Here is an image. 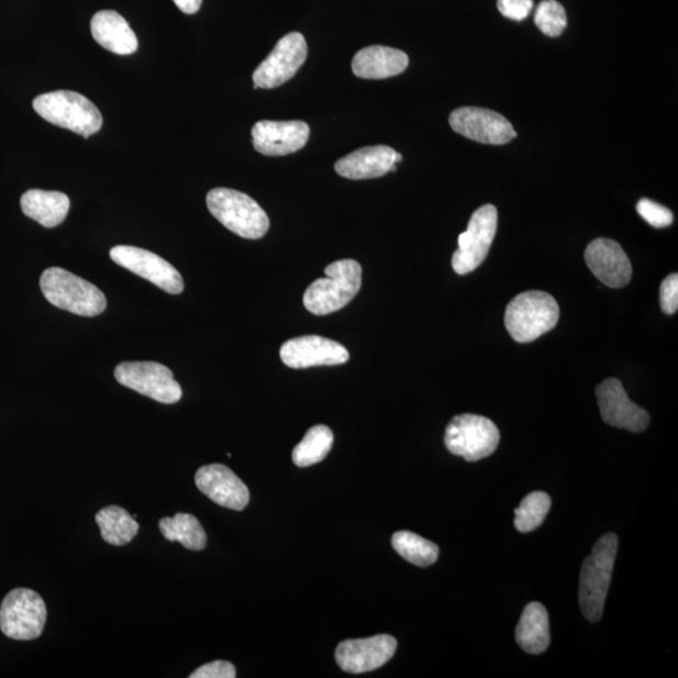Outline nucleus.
I'll use <instances>...</instances> for the list:
<instances>
[{
	"mask_svg": "<svg viewBox=\"0 0 678 678\" xmlns=\"http://www.w3.org/2000/svg\"><path fill=\"white\" fill-rule=\"evenodd\" d=\"M619 536L609 533L598 540L580 571L579 603L589 622L600 621L611 586Z\"/></svg>",
	"mask_w": 678,
	"mask_h": 678,
	"instance_id": "obj_1",
	"label": "nucleus"
},
{
	"mask_svg": "<svg viewBox=\"0 0 678 678\" xmlns=\"http://www.w3.org/2000/svg\"><path fill=\"white\" fill-rule=\"evenodd\" d=\"M324 271L327 277L314 280L303 297L304 307L315 315H327L342 310L363 286V268L356 260L334 262Z\"/></svg>",
	"mask_w": 678,
	"mask_h": 678,
	"instance_id": "obj_2",
	"label": "nucleus"
},
{
	"mask_svg": "<svg viewBox=\"0 0 678 678\" xmlns=\"http://www.w3.org/2000/svg\"><path fill=\"white\" fill-rule=\"evenodd\" d=\"M40 285L43 296L59 310L96 316L108 307V299L99 288L66 269L53 267L44 270Z\"/></svg>",
	"mask_w": 678,
	"mask_h": 678,
	"instance_id": "obj_3",
	"label": "nucleus"
},
{
	"mask_svg": "<svg viewBox=\"0 0 678 678\" xmlns=\"http://www.w3.org/2000/svg\"><path fill=\"white\" fill-rule=\"evenodd\" d=\"M208 209L229 231L245 240H260L269 231V218L246 193L226 188L209 191Z\"/></svg>",
	"mask_w": 678,
	"mask_h": 678,
	"instance_id": "obj_4",
	"label": "nucleus"
},
{
	"mask_svg": "<svg viewBox=\"0 0 678 678\" xmlns=\"http://www.w3.org/2000/svg\"><path fill=\"white\" fill-rule=\"evenodd\" d=\"M33 109L52 125L90 137L102 127L103 119L96 104L74 91L44 93L33 101Z\"/></svg>",
	"mask_w": 678,
	"mask_h": 678,
	"instance_id": "obj_5",
	"label": "nucleus"
},
{
	"mask_svg": "<svg viewBox=\"0 0 678 678\" xmlns=\"http://www.w3.org/2000/svg\"><path fill=\"white\" fill-rule=\"evenodd\" d=\"M558 321L559 305L556 299L541 290L519 294L507 307V330L519 343L538 340L556 327Z\"/></svg>",
	"mask_w": 678,
	"mask_h": 678,
	"instance_id": "obj_6",
	"label": "nucleus"
},
{
	"mask_svg": "<svg viewBox=\"0 0 678 678\" xmlns=\"http://www.w3.org/2000/svg\"><path fill=\"white\" fill-rule=\"evenodd\" d=\"M500 433L491 420L465 413L451 421L446 427L445 445L454 455L466 462H478L496 453Z\"/></svg>",
	"mask_w": 678,
	"mask_h": 678,
	"instance_id": "obj_7",
	"label": "nucleus"
},
{
	"mask_svg": "<svg viewBox=\"0 0 678 678\" xmlns=\"http://www.w3.org/2000/svg\"><path fill=\"white\" fill-rule=\"evenodd\" d=\"M46 603L31 589H14L7 594L0 607V630L12 640L38 638L46 626Z\"/></svg>",
	"mask_w": 678,
	"mask_h": 678,
	"instance_id": "obj_8",
	"label": "nucleus"
},
{
	"mask_svg": "<svg viewBox=\"0 0 678 678\" xmlns=\"http://www.w3.org/2000/svg\"><path fill=\"white\" fill-rule=\"evenodd\" d=\"M498 229V210L484 205L473 214L468 231L459 236V249L453 255V268L465 276L478 269L487 259Z\"/></svg>",
	"mask_w": 678,
	"mask_h": 678,
	"instance_id": "obj_9",
	"label": "nucleus"
},
{
	"mask_svg": "<svg viewBox=\"0 0 678 678\" xmlns=\"http://www.w3.org/2000/svg\"><path fill=\"white\" fill-rule=\"evenodd\" d=\"M114 377L122 386L157 402H179L181 386L171 369L157 363H122L114 369Z\"/></svg>",
	"mask_w": 678,
	"mask_h": 678,
	"instance_id": "obj_10",
	"label": "nucleus"
},
{
	"mask_svg": "<svg viewBox=\"0 0 678 678\" xmlns=\"http://www.w3.org/2000/svg\"><path fill=\"white\" fill-rule=\"evenodd\" d=\"M307 42L301 33H289L262 62L253 75L254 88L279 87L292 79L307 59Z\"/></svg>",
	"mask_w": 678,
	"mask_h": 678,
	"instance_id": "obj_11",
	"label": "nucleus"
},
{
	"mask_svg": "<svg viewBox=\"0 0 678 678\" xmlns=\"http://www.w3.org/2000/svg\"><path fill=\"white\" fill-rule=\"evenodd\" d=\"M111 259L136 276L152 281L170 294H180L184 280L178 270L153 252L131 245H118L110 251Z\"/></svg>",
	"mask_w": 678,
	"mask_h": 678,
	"instance_id": "obj_12",
	"label": "nucleus"
},
{
	"mask_svg": "<svg viewBox=\"0 0 678 678\" xmlns=\"http://www.w3.org/2000/svg\"><path fill=\"white\" fill-rule=\"evenodd\" d=\"M452 129L466 138L488 145H504L516 132L503 114L480 108H462L451 114Z\"/></svg>",
	"mask_w": 678,
	"mask_h": 678,
	"instance_id": "obj_13",
	"label": "nucleus"
},
{
	"mask_svg": "<svg viewBox=\"0 0 678 678\" xmlns=\"http://www.w3.org/2000/svg\"><path fill=\"white\" fill-rule=\"evenodd\" d=\"M396 649L398 641L390 635L343 641L336 649V662L345 673L365 674L389 663Z\"/></svg>",
	"mask_w": 678,
	"mask_h": 678,
	"instance_id": "obj_14",
	"label": "nucleus"
},
{
	"mask_svg": "<svg viewBox=\"0 0 678 678\" xmlns=\"http://www.w3.org/2000/svg\"><path fill=\"white\" fill-rule=\"evenodd\" d=\"M598 404L605 424L642 433L648 425V412L633 403L618 378H609L596 389Z\"/></svg>",
	"mask_w": 678,
	"mask_h": 678,
	"instance_id": "obj_15",
	"label": "nucleus"
},
{
	"mask_svg": "<svg viewBox=\"0 0 678 678\" xmlns=\"http://www.w3.org/2000/svg\"><path fill=\"white\" fill-rule=\"evenodd\" d=\"M280 358L290 368L338 366L349 359L348 351L341 343L320 336L289 340L280 348Z\"/></svg>",
	"mask_w": 678,
	"mask_h": 678,
	"instance_id": "obj_16",
	"label": "nucleus"
},
{
	"mask_svg": "<svg viewBox=\"0 0 678 678\" xmlns=\"http://www.w3.org/2000/svg\"><path fill=\"white\" fill-rule=\"evenodd\" d=\"M311 130L303 121H259L252 130L253 145L259 154L285 156L302 149Z\"/></svg>",
	"mask_w": 678,
	"mask_h": 678,
	"instance_id": "obj_17",
	"label": "nucleus"
},
{
	"mask_svg": "<svg viewBox=\"0 0 678 678\" xmlns=\"http://www.w3.org/2000/svg\"><path fill=\"white\" fill-rule=\"evenodd\" d=\"M196 484L202 494L220 507L241 512L249 504V489L225 465L202 466L196 475Z\"/></svg>",
	"mask_w": 678,
	"mask_h": 678,
	"instance_id": "obj_18",
	"label": "nucleus"
},
{
	"mask_svg": "<svg viewBox=\"0 0 678 678\" xmlns=\"http://www.w3.org/2000/svg\"><path fill=\"white\" fill-rule=\"evenodd\" d=\"M585 258L588 268L607 287L618 289L630 284L631 262L618 242L598 237L587 246Z\"/></svg>",
	"mask_w": 678,
	"mask_h": 678,
	"instance_id": "obj_19",
	"label": "nucleus"
},
{
	"mask_svg": "<svg viewBox=\"0 0 678 678\" xmlns=\"http://www.w3.org/2000/svg\"><path fill=\"white\" fill-rule=\"evenodd\" d=\"M396 155L398 153L390 146H368L342 157L334 169L351 180L381 178L387 173L396 171Z\"/></svg>",
	"mask_w": 678,
	"mask_h": 678,
	"instance_id": "obj_20",
	"label": "nucleus"
},
{
	"mask_svg": "<svg viewBox=\"0 0 678 678\" xmlns=\"http://www.w3.org/2000/svg\"><path fill=\"white\" fill-rule=\"evenodd\" d=\"M93 40L114 55L129 56L138 48V41L125 18L113 11L96 13L91 21Z\"/></svg>",
	"mask_w": 678,
	"mask_h": 678,
	"instance_id": "obj_21",
	"label": "nucleus"
},
{
	"mask_svg": "<svg viewBox=\"0 0 678 678\" xmlns=\"http://www.w3.org/2000/svg\"><path fill=\"white\" fill-rule=\"evenodd\" d=\"M409 66L407 53L385 46L360 49L352 60V70L364 79H385L398 76Z\"/></svg>",
	"mask_w": 678,
	"mask_h": 678,
	"instance_id": "obj_22",
	"label": "nucleus"
},
{
	"mask_svg": "<svg viewBox=\"0 0 678 678\" xmlns=\"http://www.w3.org/2000/svg\"><path fill=\"white\" fill-rule=\"evenodd\" d=\"M22 211L44 227H56L65 222L69 199L64 192L32 189L23 193Z\"/></svg>",
	"mask_w": 678,
	"mask_h": 678,
	"instance_id": "obj_23",
	"label": "nucleus"
},
{
	"mask_svg": "<svg viewBox=\"0 0 678 678\" xmlns=\"http://www.w3.org/2000/svg\"><path fill=\"white\" fill-rule=\"evenodd\" d=\"M515 638L526 654L541 655L547 651L551 645L549 615L543 604L532 602L525 607Z\"/></svg>",
	"mask_w": 678,
	"mask_h": 678,
	"instance_id": "obj_24",
	"label": "nucleus"
},
{
	"mask_svg": "<svg viewBox=\"0 0 678 678\" xmlns=\"http://www.w3.org/2000/svg\"><path fill=\"white\" fill-rule=\"evenodd\" d=\"M102 540L116 547L129 544L140 530L136 519L126 509L118 505L105 507L96 514Z\"/></svg>",
	"mask_w": 678,
	"mask_h": 678,
	"instance_id": "obj_25",
	"label": "nucleus"
},
{
	"mask_svg": "<svg viewBox=\"0 0 678 678\" xmlns=\"http://www.w3.org/2000/svg\"><path fill=\"white\" fill-rule=\"evenodd\" d=\"M165 540L179 542L189 551L205 549L208 536L198 519L191 514L178 513L174 518H163L158 523Z\"/></svg>",
	"mask_w": 678,
	"mask_h": 678,
	"instance_id": "obj_26",
	"label": "nucleus"
},
{
	"mask_svg": "<svg viewBox=\"0 0 678 678\" xmlns=\"http://www.w3.org/2000/svg\"><path fill=\"white\" fill-rule=\"evenodd\" d=\"M333 440V433L327 426L316 425L308 430L302 442L294 447L293 463L299 468L321 463L330 454Z\"/></svg>",
	"mask_w": 678,
	"mask_h": 678,
	"instance_id": "obj_27",
	"label": "nucleus"
},
{
	"mask_svg": "<svg viewBox=\"0 0 678 678\" xmlns=\"http://www.w3.org/2000/svg\"><path fill=\"white\" fill-rule=\"evenodd\" d=\"M392 547L403 559L418 567L433 566L440 554L435 543L407 531L393 534Z\"/></svg>",
	"mask_w": 678,
	"mask_h": 678,
	"instance_id": "obj_28",
	"label": "nucleus"
},
{
	"mask_svg": "<svg viewBox=\"0 0 678 678\" xmlns=\"http://www.w3.org/2000/svg\"><path fill=\"white\" fill-rule=\"evenodd\" d=\"M552 499L547 492L534 491L526 496L521 507L515 509V527L519 532L530 533L540 527L549 513Z\"/></svg>",
	"mask_w": 678,
	"mask_h": 678,
	"instance_id": "obj_29",
	"label": "nucleus"
},
{
	"mask_svg": "<svg viewBox=\"0 0 678 678\" xmlns=\"http://www.w3.org/2000/svg\"><path fill=\"white\" fill-rule=\"evenodd\" d=\"M534 22L548 37H558L567 26L566 9L557 0H543L536 8Z\"/></svg>",
	"mask_w": 678,
	"mask_h": 678,
	"instance_id": "obj_30",
	"label": "nucleus"
},
{
	"mask_svg": "<svg viewBox=\"0 0 678 678\" xmlns=\"http://www.w3.org/2000/svg\"><path fill=\"white\" fill-rule=\"evenodd\" d=\"M638 214L654 227H667L674 223V214L670 209L657 204L649 199H641L637 204Z\"/></svg>",
	"mask_w": 678,
	"mask_h": 678,
	"instance_id": "obj_31",
	"label": "nucleus"
},
{
	"mask_svg": "<svg viewBox=\"0 0 678 678\" xmlns=\"http://www.w3.org/2000/svg\"><path fill=\"white\" fill-rule=\"evenodd\" d=\"M533 0H498L501 14L516 22L524 21L533 11Z\"/></svg>",
	"mask_w": 678,
	"mask_h": 678,
	"instance_id": "obj_32",
	"label": "nucleus"
},
{
	"mask_svg": "<svg viewBox=\"0 0 678 678\" xmlns=\"http://www.w3.org/2000/svg\"><path fill=\"white\" fill-rule=\"evenodd\" d=\"M662 307L666 314H675L678 308V276L671 275L662 285Z\"/></svg>",
	"mask_w": 678,
	"mask_h": 678,
	"instance_id": "obj_33",
	"label": "nucleus"
},
{
	"mask_svg": "<svg viewBox=\"0 0 678 678\" xmlns=\"http://www.w3.org/2000/svg\"><path fill=\"white\" fill-rule=\"evenodd\" d=\"M236 670L233 664L227 662H214L201 666L190 678H234Z\"/></svg>",
	"mask_w": 678,
	"mask_h": 678,
	"instance_id": "obj_34",
	"label": "nucleus"
},
{
	"mask_svg": "<svg viewBox=\"0 0 678 678\" xmlns=\"http://www.w3.org/2000/svg\"><path fill=\"white\" fill-rule=\"evenodd\" d=\"M176 7L185 14H196L199 12L202 0H174Z\"/></svg>",
	"mask_w": 678,
	"mask_h": 678,
	"instance_id": "obj_35",
	"label": "nucleus"
}]
</instances>
